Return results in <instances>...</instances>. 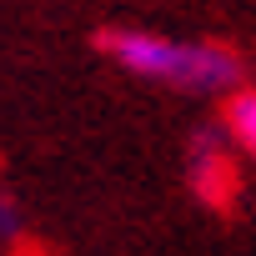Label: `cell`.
Returning <instances> with one entry per match:
<instances>
[{
  "label": "cell",
  "instance_id": "3",
  "mask_svg": "<svg viewBox=\"0 0 256 256\" xmlns=\"http://www.w3.org/2000/svg\"><path fill=\"white\" fill-rule=\"evenodd\" d=\"M226 181H231V176H226L221 146L201 136V141H196V186H201L206 196H221V191H226Z\"/></svg>",
  "mask_w": 256,
  "mask_h": 256
},
{
  "label": "cell",
  "instance_id": "4",
  "mask_svg": "<svg viewBox=\"0 0 256 256\" xmlns=\"http://www.w3.org/2000/svg\"><path fill=\"white\" fill-rule=\"evenodd\" d=\"M20 226H26V216H20V206L0 191V241H16L20 236Z\"/></svg>",
  "mask_w": 256,
  "mask_h": 256
},
{
  "label": "cell",
  "instance_id": "2",
  "mask_svg": "<svg viewBox=\"0 0 256 256\" xmlns=\"http://www.w3.org/2000/svg\"><path fill=\"white\" fill-rule=\"evenodd\" d=\"M226 131H231V141L256 161V90H236V96H231V106H226Z\"/></svg>",
  "mask_w": 256,
  "mask_h": 256
},
{
  "label": "cell",
  "instance_id": "1",
  "mask_svg": "<svg viewBox=\"0 0 256 256\" xmlns=\"http://www.w3.org/2000/svg\"><path fill=\"white\" fill-rule=\"evenodd\" d=\"M106 50H110V60L120 70H131L141 80L176 86V90H201V96H221L241 76L231 50L201 46V40L151 36V30H116V36H106Z\"/></svg>",
  "mask_w": 256,
  "mask_h": 256
}]
</instances>
